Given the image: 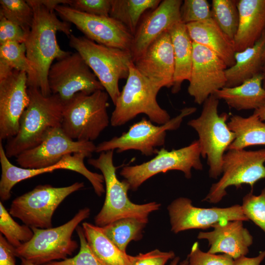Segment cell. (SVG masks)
Returning a JSON list of instances; mask_svg holds the SVG:
<instances>
[{"mask_svg":"<svg viewBox=\"0 0 265 265\" xmlns=\"http://www.w3.org/2000/svg\"><path fill=\"white\" fill-rule=\"evenodd\" d=\"M69 46L83 58L114 105L120 91L119 81L127 79L132 62L131 52L98 44L85 36L69 37Z\"/></svg>","mask_w":265,"mask_h":265,"instance_id":"obj_5","label":"cell"},{"mask_svg":"<svg viewBox=\"0 0 265 265\" xmlns=\"http://www.w3.org/2000/svg\"><path fill=\"white\" fill-rule=\"evenodd\" d=\"M183 1L161 0L156 8L142 19L133 35L131 49L133 61L160 34L181 22L180 9Z\"/></svg>","mask_w":265,"mask_h":265,"instance_id":"obj_21","label":"cell"},{"mask_svg":"<svg viewBox=\"0 0 265 265\" xmlns=\"http://www.w3.org/2000/svg\"><path fill=\"white\" fill-rule=\"evenodd\" d=\"M133 63L156 86L172 88L175 71L173 49L169 32L153 41Z\"/></svg>","mask_w":265,"mask_h":265,"instance_id":"obj_20","label":"cell"},{"mask_svg":"<svg viewBox=\"0 0 265 265\" xmlns=\"http://www.w3.org/2000/svg\"><path fill=\"white\" fill-rule=\"evenodd\" d=\"M262 73L263 75V87L265 89V64L264 65Z\"/></svg>","mask_w":265,"mask_h":265,"instance_id":"obj_48","label":"cell"},{"mask_svg":"<svg viewBox=\"0 0 265 265\" xmlns=\"http://www.w3.org/2000/svg\"><path fill=\"white\" fill-rule=\"evenodd\" d=\"M55 11L63 21L73 24L90 40L131 52L133 35L118 21L110 16L83 13L66 5L57 6Z\"/></svg>","mask_w":265,"mask_h":265,"instance_id":"obj_15","label":"cell"},{"mask_svg":"<svg viewBox=\"0 0 265 265\" xmlns=\"http://www.w3.org/2000/svg\"><path fill=\"white\" fill-rule=\"evenodd\" d=\"M0 15L20 26L27 34L34 20V11L26 0H0Z\"/></svg>","mask_w":265,"mask_h":265,"instance_id":"obj_34","label":"cell"},{"mask_svg":"<svg viewBox=\"0 0 265 265\" xmlns=\"http://www.w3.org/2000/svg\"><path fill=\"white\" fill-rule=\"evenodd\" d=\"M114 150L100 153L98 158L89 159L87 162L99 169L105 183L106 197L103 206L95 217L96 225L103 227L117 220L131 217L146 224L148 216L158 210L160 204L155 202L144 204L132 202L128 196L130 189L129 183L124 179L120 181L116 175V167L113 163Z\"/></svg>","mask_w":265,"mask_h":265,"instance_id":"obj_3","label":"cell"},{"mask_svg":"<svg viewBox=\"0 0 265 265\" xmlns=\"http://www.w3.org/2000/svg\"><path fill=\"white\" fill-rule=\"evenodd\" d=\"M219 100L214 95L209 96L203 104L200 115L187 123L198 133L201 156L207 158L209 176L214 179L222 174L224 152L235 138L227 125L229 115L218 114Z\"/></svg>","mask_w":265,"mask_h":265,"instance_id":"obj_7","label":"cell"},{"mask_svg":"<svg viewBox=\"0 0 265 265\" xmlns=\"http://www.w3.org/2000/svg\"><path fill=\"white\" fill-rule=\"evenodd\" d=\"M0 60L14 70L26 73L27 76V86L35 87L36 75L27 57L25 43L7 42L0 45Z\"/></svg>","mask_w":265,"mask_h":265,"instance_id":"obj_32","label":"cell"},{"mask_svg":"<svg viewBox=\"0 0 265 265\" xmlns=\"http://www.w3.org/2000/svg\"><path fill=\"white\" fill-rule=\"evenodd\" d=\"M15 248L0 234V265H16Z\"/></svg>","mask_w":265,"mask_h":265,"instance_id":"obj_43","label":"cell"},{"mask_svg":"<svg viewBox=\"0 0 265 265\" xmlns=\"http://www.w3.org/2000/svg\"><path fill=\"white\" fill-rule=\"evenodd\" d=\"M212 227V231L200 232L197 236L198 239L208 240L209 253H222L234 260L248 253L253 238L249 231L244 227L243 221H224Z\"/></svg>","mask_w":265,"mask_h":265,"instance_id":"obj_22","label":"cell"},{"mask_svg":"<svg viewBox=\"0 0 265 265\" xmlns=\"http://www.w3.org/2000/svg\"><path fill=\"white\" fill-rule=\"evenodd\" d=\"M172 251L163 252L155 249L146 253L131 256L132 265H165L170 259L175 258Z\"/></svg>","mask_w":265,"mask_h":265,"instance_id":"obj_42","label":"cell"},{"mask_svg":"<svg viewBox=\"0 0 265 265\" xmlns=\"http://www.w3.org/2000/svg\"><path fill=\"white\" fill-rule=\"evenodd\" d=\"M192 64L188 94L201 105L226 83L225 62L207 47L192 42Z\"/></svg>","mask_w":265,"mask_h":265,"instance_id":"obj_18","label":"cell"},{"mask_svg":"<svg viewBox=\"0 0 265 265\" xmlns=\"http://www.w3.org/2000/svg\"><path fill=\"white\" fill-rule=\"evenodd\" d=\"M21 262L20 265H35L25 259L21 258Z\"/></svg>","mask_w":265,"mask_h":265,"instance_id":"obj_47","label":"cell"},{"mask_svg":"<svg viewBox=\"0 0 265 265\" xmlns=\"http://www.w3.org/2000/svg\"><path fill=\"white\" fill-rule=\"evenodd\" d=\"M265 258V250L254 257L243 256L234 260V265H260Z\"/></svg>","mask_w":265,"mask_h":265,"instance_id":"obj_44","label":"cell"},{"mask_svg":"<svg viewBox=\"0 0 265 265\" xmlns=\"http://www.w3.org/2000/svg\"><path fill=\"white\" fill-rule=\"evenodd\" d=\"M91 155L78 153L65 155L57 163L38 169L24 168L13 164L8 159L5 150H0L1 175L0 180V198L1 201L8 200L11 195L12 188L25 180L58 169H67L78 172L84 176L91 184L96 194L101 196L105 192L104 179L102 174L92 172L85 166L84 159Z\"/></svg>","mask_w":265,"mask_h":265,"instance_id":"obj_13","label":"cell"},{"mask_svg":"<svg viewBox=\"0 0 265 265\" xmlns=\"http://www.w3.org/2000/svg\"><path fill=\"white\" fill-rule=\"evenodd\" d=\"M212 18L223 32L234 41L239 22V14L235 0H212Z\"/></svg>","mask_w":265,"mask_h":265,"instance_id":"obj_33","label":"cell"},{"mask_svg":"<svg viewBox=\"0 0 265 265\" xmlns=\"http://www.w3.org/2000/svg\"><path fill=\"white\" fill-rule=\"evenodd\" d=\"M244 215L260 227L265 234V187L258 195L252 191L246 194L241 205Z\"/></svg>","mask_w":265,"mask_h":265,"instance_id":"obj_36","label":"cell"},{"mask_svg":"<svg viewBox=\"0 0 265 265\" xmlns=\"http://www.w3.org/2000/svg\"><path fill=\"white\" fill-rule=\"evenodd\" d=\"M160 89L142 75L132 62L130 66L126 83L114 105L115 108L110 119L111 126L125 125L142 113L158 125L167 123L171 119L170 116L157 100Z\"/></svg>","mask_w":265,"mask_h":265,"instance_id":"obj_6","label":"cell"},{"mask_svg":"<svg viewBox=\"0 0 265 265\" xmlns=\"http://www.w3.org/2000/svg\"><path fill=\"white\" fill-rule=\"evenodd\" d=\"M27 35L20 26L0 15V45L7 42L25 43Z\"/></svg>","mask_w":265,"mask_h":265,"instance_id":"obj_41","label":"cell"},{"mask_svg":"<svg viewBox=\"0 0 265 265\" xmlns=\"http://www.w3.org/2000/svg\"><path fill=\"white\" fill-rule=\"evenodd\" d=\"M171 231L177 234L189 229H206L224 221L249 220L241 205L202 208L194 206L190 199L180 197L168 207Z\"/></svg>","mask_w":265,"mask_h":265,"instance_id":"obj_17","label":"cell"},{"mask_svg":"<svg viewBox=\"0 0 265 265\" xmlns=\"http://www.w3.org/2000/svg\"><path fill=\"white\" fill-rule=\"evenodd\" d=\"M253 113L256 114L262 121H265V105L261 107L254 110Z\"/></svg>","mask_w":265,"mask_h":265,"instance_id":"obj_45","label":"cell"},{"mask_svg":"<svg viewBox=\"0 0 265 265\" xmlns=\"http://www.w3.org/2000/svg\"><path fill=\"white\" fill-rule=\"evenodd\" d=\"M186 25L192 42L212 51L225 62L228 68L234 65L236 51L234 41L223 32L212 18Z\"/></svg>","mask_w":265,"mask_h":265,"instance_id":"obj_24","label":"cell"},{"mask_svg":"<svg viewBox=\"0 0 265 265\" xmlns=\"http://www.w3.org/2000/svg\"><path fill=\"white\" fill-rule=\"evenodd\" d=\"M172 41L175 63L172 93H178L185 80L189 81L192 64V41L186 25L179 22L168 31Z\"/></svg>","mask_w":265,"mask_h":265,"instance_id":"obj_27","label":"cell"},{"mask_svg":"<svg viewBox=\"0 0 265 265\" xmlns=\"http://www.w3.org/2000/svg\"><path fill=\"white\" fill-rule=\"evenodd\" d=\"M80 242L78 253L71 258L60 261H53L44 265H105L94 254L90 247L82 227L76 228Z\"/></svg>","mask_w":265,"mask_h":265,"instance_id":"obj_37","label":"cell"},{"mask_svg":"<svg viewBox=\"0 0 265 265\" xmlns=\"http://www.w3.org/2000/svg\"><path fill=\"white\" fill-rule=\"evenodd\" d=\"M188 261L186 259L180 262V258L179 257H175L171 262L170 265H188Z\"/></svg>","mask_w":265,"mask_h":265,"instance_id":"obj_46","label":"cell"},{"mask_svg":"<svg viewBox=\"0 0 265 265\" xmlns=\"http://www.w3.org/2000/svg\"><path fill=\"white\" fill-rule=\"evenodd\" d=\"M160 0H111L109 16L123 24L133 35L146 10L156 8Z\"/></svg>","mask_w":265,"mask_h":265,"instance_id":"obj_30","label":"cell"},{"mask_svg":"<svg viewBox=\"0 0 265 265\" xmlns=\"http://www.w3.org/2000/svg\"><path fill=\"white\" fill-rule=\"evenodd\" d=\"M188 265H234V260L226 255H216L202 251L195 242L187 256Z\"/></svg>","mask_w":265,"mask_h":265,"instance_id":"obj_39","label":"cell"},{"mask_svg":"<svg viewBox=\"0 0 265 265\" xmlns=\"http://www.w3.org/2000/svg\"><path fill=\"white\" fill-rule=\"evenodd\" d=\"M90 214L88 208L80 210L69 221L58 227L47 229L30 227L33 232L28 241L15 248L16 257L35 265H44L56 260H65L78 247L72 238L74 231Z\"/></svg>","mask_w":265,"mask_h":265,"instance_id":"obj_8","label":"cell"},{"mask_svg":"<svg viewBox=\"0 0 265 265\" xmlns=\"http://www.w3.org/2000/svg\"><path fill=\"white\" fill-rule=\"evenodd\" d=\"M27 92L29 101L21 117L19 131L4 147L8 158L37 146L51 129L61 126L64 102L59 96H45L36 87H28Z\"/></svg>","mask_w":265,"mask_h":265,"instance_id":"obj_2","label":"cell"},{"mask_svg":"<svg viewBox=\"0 0 265 265\" xmlns=\"http://www.w3.org/2000/svg\"><path fill=\"white\" fill-rule=\"evenodd\" d=\"M263 75L260 73L236 86L224 87L214 95L224 100L231 107L238 110L257 109L265 105V89Z\"/></svg>","mask_w":265,"mask_h":265,"instance_id":"obj_25","label":"cell"},{"mask_svg":"<svg viewBox=\"0 0 265 265\" xmlns=\"http://www.w3.org/2000/svg\"><path fill=\"white\" fill-rule=\"evenodd\" d=\"M146 224L137 219L128 217L101 227L106 236L121 251L126 252L127 246L131 241L141 238Z\"/></svg>","mask_w":265,"mask_h":265,"instance_id":"obj_31","label":"cell"},{"mask_svg":"<svg viewBox=\"0 0 265 265\" xmlns=\"http://www.w3.org/2000/svg\"><path fill=\"white\" fill-rule=\"evenodd\" d=\"M109 96L105 90L87 94L79 92L64 102L61 127L78 141L96 139L110 122L107 109Z\"/></svg>","mask_w":265,"mask_h":265,"instance_id":"obj_4","label":"cell"},{"mask_svg":"<svg viewBox=\"0 0 265 265\" xmlns=\"http://www.w3.org/2000/svg\"><path fill=\"white\" fill-rule=\"evenodd\" d=\"M0 202V231L7 241L15 248L28 241L33 235L31 228L26 225H21Z\"/></svg>","mask_w":265,"mask_h":265,"instance_id":"obj_35","label":"cell"},{"mask_svg":"<svg viewBox=\"0 0 265 265\" xmlns=\"http://www.w3.org/2000/svg\"><path fill=\"white\" fill-rule=\"evenodd\" d=\"M265 50V30L252 46L240 52H236L234 65L225 70V87L238 86L261 73L264 65L263 54Z\"/></svg>","mask_w":265,"mask_h":265,"instance_id":"obj_26","label":"cell"},{"mask_svg":"<svg viewBox=\"0 0 265 265\" xmlns=\"http://www.w3.org/2000/svg\"><path fill=\"white\" fill-rule=\"evenodd\" d=\"M195 107H185L175 117L165 124L156 126L145 117L132 125L128 131L119 136L100 143L96 146L95 152L101 153L117 150L118 153L135 150L146 156L157 154L156 148L165 143L166 131L179 128L183 119L196 111Z\"/></svg>","mask_w":265,"mask_h":265,"instance_id":"obj_11","label":"cell"},{"mask_svg":"<svg viewBox=\"0 0 265 265\" xmlns=\"http://www.w3.org/2000/svg\"><path fill=\"white\" fill-rule=\"evenodd\" d=\"M263 61H264V64H265V50L263 54Z\"/></svg>","mask_w":265,"mask_h":265,"instance_id":"obj_49","label":"cell"},{"mask_svg":"<svg viewBox=\"0 0 265 265\" xmlns=\"http://www.w3.org/2000/svg\"><path fill=\"white\" fill-rule=\"evenodd\" d=\"M52 94L58 95L63 102L76 94H92L105 90L82 56L72 53L53 63L48 75Z\"/></svg>","mask_w":265,"mask_h":265,"instance_id":"obj_14","label":"cell"},{"mask_svg":"<svg viewBox=\"0 0 265 265\" xmlns=\"http://www.w3.org/2000/svg\"><path fill=\"white\" fill-rule=\"evenodd\" d=\"M235 138L229 150H242L253 145H265V123L255 114L248 117L232 115L227 123Z\"/></svg>","mask_w":265,"mask_h":265,"instance_id":"obj_29","label":"cell"},{"mask_svg":"<svg viewBox=\"0 0 265 265\" xmlns=\"http://www.w3.org/2000/svg\"><path fill=\"white\" fill-rule=\"evenodd\" d=\"M82 227L92 251L105 265H132L131 255L117 247L101 227L85 222Z\"/></svg>","mask_w":265,"mask_h":265,"instance_id":"obj_28","label":"cell"},{"mask_svg":"<svg viewBox=\"0 0 265 265\" xmlns=\"http://www.w3.org/2000/svg\"><path fill=\"white\" fill-rule=\"evenodd\" d=\"M84 186L83 182L63 187L38 185L13 200L9 212L30 227L52 228V217L58 206L67 196Z\"/></svg>","mask_w":265,"mask_h":265,"instance_id":"obj_9","label":"cell"},{"mask_svg":"<svg viewBox=\"0 0 265 265\" xmlns=\"http://www.w3.org/2000/svg\"><path fill=\"white\" fill-rule=\"evenodd\" d=\"M151 160L140 164L123 167L120 174L129 183L130 189L135 191L147 180L159 173L176 170L183 172L187 179L191 176V169H203L198 140L177 150H158Z\"/></svg>","mask_w":265,"mask_h":265,"instance_id":"obj_12","label":"cell"},{"mask_svg":"<svg viewBox=\"0 0 265 265\" xmlns=\"http://www.w3.org/2000/svg\"><path fill=\"white\" fill-rule=\"evenodd\" d=\"M96 148L92 141L72 139L58 127L51 129L37 146L18 155L16 161L21 167L38 169L53 165L68 154L86 153L92 155Z\"/></svg>","mask_w":265,"mask_h":265,"instance_id":"obj_16","label":"cell"},{"mask_svg":"<svg viewBox=\"0 0 265 265\" xmlns=\"http://www.w3.org/2000/svg\"><path fill=\"white\" fill-rule=\"evenodd\" d=\"M69 6L90 15L109 16L111 0H72Z\"/></svg>","mask_w":265,"mask_h":265,"instance_id":"obj_40","label":"cell"},{"mask_svg":"<svg viewBox=\"0 0 265 265\" xmlns=\"http://www.w3.org/2000/svg\"><path fill=\"white\" fill-rule=\"evenodd\" d=\"M34 11V20L25 42L27 57L36 75V86L45 96L52 94L48 81L49 71L54 60L62 58L71 52L59 47L56 33L68 37L72 34L71 23L61 21L54 11L48 9L39 0H27Z\"/></svg>","mask_w":265,"mask_h":265,"instance_id":"obj_1","label":"cell"},{"mask_svg":"<svg viewBox=\"0 0 265 265\" xmlns=\"http://www.w3.org/2000/svg\"><path fill=\"white\" fill-rule=\"evenodd\" d=\"M27 88L25 72L13 70L0 78V141L17 134L21 117L29 101Z\"/></svg>","mask_w":265,"mask_h":265,"instance_id":"obj_19","label":"cell"},{"mask_svg":"<svg viewBox=\"0 0 265 265\" xmlns=\"http://www.w3.org/2000/svg\"><path fill=\"white\" fill-rule=\"evenodd\" d=\"M181 22L187 24L212 18L211 8L207 0H185L180 9Z\"/></svg>","mask_w":265,"mask_h":265,"instance_id":"obj_38","label":"cell"},{"mask_svg":"<svg viewBox=\"0 0 265 265\" xmlns=\"http://www.w3.org/2000/svg\"><path fill=\"white\" fill-rule=\"evenodd\" d=\"M239 14L234 39L236 52L253 46L265 30V0H237Z\"/></svg>","mask_w":265,"mask_h":265,"instance_id":"obj_23","label":"cell"},{"mask_svg":"<svg viewBox=\"0 0 265 265\" xmlns=\"http://www.w3.org/2000/svg\"><path fill=\"white\" fill-rule=\"evenodd\" d=\"M265 148L255 151L229 150L224 154L222 161V176L213 184L203 199L217 203L227 195L230 186L237 188L242 185H249L253 188L258 181L265 178Z\"/></svg>","mask_w":265,"mask_h":265,"instance_id":"obj_10","label":"cell"}]
</instances>
